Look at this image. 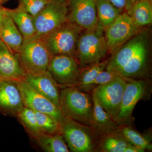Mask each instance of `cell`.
Returning a JSON list of instances; mask_svg holds the SVG:
<instances>
[{
  "label": "cell",
  "instance_id": "6da1fadb",
  "mask_svg": "<svg viewBox=\"0 0 152 152\" xmlns=\"http://www.w3.org/2000/svg\"><path fill=\"white\" fill-rule=\"evenodd\" d=\"M59 108L65 117L91 127L93 110L92 98L75 86L60 91Z\"/></svg>",
  "mask_w": 152,
  "mask_h": 152
},
{
  "label": "cell",
  "instance_id": "7a4b0ae2",
  "mask_svg": "<svg viewBox=\"0 0 152 152\" xmlns=\"http://www.w3.org/2000/svg\"><path fill=\"white\" fill-rule=\"evenodd\" d=\"M104 29L86 30L81 33L76 47L75 57L82 69L101 61L109 52Z\"/></svg>",
  "mask_w": 152,
  "mask_h": 152
},
{
  "label": "cell",
  "instance_id": "3957f363",
  "mask_svg": "<svg viewBox=\"0 0 152 152\" xmlns=\"http://www.w3.org/2000/svg\"><path fill=\"white\" fill-rule=\"evenodd\" d=\"M16 54L26 73H38L48 71L52 57L42 38L35 36L24 39Z\"/></svg>",
  "mask_w": 152,
  "mask_h": 152
},
{
  "label": "cell",
  "instance_id": "277c9868",
  "mask_svg": "<svg viewBox=\"0 0 152 152\" xmlns=\"http://www.w3.org/2000/svg\"><path fill=\"white\" fill-rule=\"evenodd\" d=\"M83 30L69 20L42 39L52 56L69 55L75 56L78 39Z\"/></svg>",
  "mask_w": 152,
  "mask_h": 152
},
{
  "label": "cell",
  "instance_id": "5b68a950",
  "mask_svg": "<svg viewBox=\"0 0 152 152\" xmlns=\"http://www.w3.org/2000/svg\"><path fill=\"white\" fill-rule=\"evenodd\" d=\"M62 134L70 151L91 152L96 148L95 133L89 126L65 117L59 124Z\"/></svg>",
  "mask_w": 152,
  "mask_h": 152
},
{
  "label": "cell",
  "instance_id": "8992f818",
  "mask_svg": "<svg viewBox=\"0 0 152 152\" xmlns=\"http://www.w3.org/2000/svg\"><path fill=\"white\" fill-rule=\"evenodd\" d=\"M68 0H50L34 17L36 33L34 36L43 37L69 20Z\"/></svg>",
  "mask_w": 152,
  "mask_h": 152
},
{
  "label": "cell",
  "instance_id": "52a82bcc",
  "mask_svg": "<svg viewBox=\"0 0 152 152\" xmlns=\"http://www.w3.org/2000/svg\"><path fill=\"white\" fill-rule=\"evenodd\" d=\"M150 87L148 82L143 80L127 82L119 107L113 117L119 126L130 124L136 105L139 101L148 96L151 93Z\"/></svg>",
  "mask_w": 152,
  "mask_h": 152
},
{
  "label": "cell",
  "instance_id": "ba28073f",
  "mask_svg": "<svg viewBox=\"0 0 152 152\" xmlns=\"http://www.w3.org/2000/svg\"><path fill=\"white\" fill-rule=\"evenodd\" d=\"M48 70L59 87L75 86L82 68L74 56L58 55L52 56Z\"/></svg>",
  "mask_w": 152,
  "mask_h": 152
},
{
  "label": "cell",
  "instance_id": "9c48e42d",
  "mask_svg": "<svg viewBox=\"0 0 152 152\" xmlns=\"http://www.w3.org/2000/svg\"><path fill=\"white\" fill-rule=\"evenodd\" d=\"M140 28L126 12L122 13L105 30L109 52L113 55L124 44L140 32Z\"/></svg>",
  "mask_w": 152,
  "mask_h": 152
},
{
  "label": "cell",
  "instance_id": "30bf717a",
  "mask_svg": "<svg viewBox=\"0 0 152 152\" xmlns=\"http://www.w3.org/2000/svg\"><path fill=\"white\" fill-rule=\"evenodd\" d=\"M133 80L119 78L102 85L92 91V96L103 108L113 117L116 114L127 82Z\"/></svg>",
  "mask_w": 152,
  "mask_h": 152
},
{
  "label": "cell",
  "instance_id": "8fae6325",
  "mask_svg": "<svg viewBox=\"0 0 152 152\" xmlns=\"http://www.w3.org/2000/svg\"><path fill=\"white\" fill-rule=\"evenodd\" d=\"M14 82L20 90L25 107L35 111L48 114L59 124L63 121L65 116L59 107L36 91L23 80Z\"/></svg>",
  "mask_w": 152,
  "mask_h": 152
},
{
  "label": "cell",
  "instance_id": "7c38bea8",
  "mask_svg": "<svg viewBox=\"0 0 152 152\" xmlns=\"http://www.w3.org/2000/svg\"><path fill=\"white\" fill-rule=\"evenodd\" d=\"M69 20L82 28L93 30L99 26L96 0H68Z\"/></svg>",
  "mask_w": 152,
  "mask_h": 152
},
{
  "label": "cell",
  "instance_id": "4fadbf2b",
  "mask_svg": "<svg viewBox=\"0 0 152 152\" xmlns=\"http://www.w3.org/2000/svg\"><path fill=\"white\" fill-rule=\"evenodd\" d=\"M23 80L36 91L59 107V86L48 70L38 73H26Z\"/></svg>",
  "mask_w": 152,
  "mask_h": 152
},
{
  "label": "cell",
  "instance_id": "5bb4252c",
  "mask_svg": "<svg viewBox=\"0 0 152 152\" xmlns=\"http://www.w3.org/2000/svg\"><path fill=\"white\" fill-rule=\"evenodd\" d=\"M148 42L146 33H138L113 55L106 68V70L118 72L126 64L141 47Z\"/></svg>",
  "mask_w": 152,
  "mask_h": 152
},
{
  "label": "cell",
  "instance_id": "9a60e30c",
  "mask_svg": "<svg viewBox=\"0 0 152 152\" xmlns=\"http://www.w3.org/2000/svg\"><path fill=\"white\" fill-rule=\"evenodd\" d=\"M24 107L21 94L15 82L0 79V113L17 116Z\"/></svg>",
  "mask_w": 152,
  "mask_h": 152
},
{
  "label": "cell",
  "instance_id": "2e32d148",
  "mask_svg": "<svg viewBox=\"0 0 152 152\" xmlns=\"http://www.w3.org/2000/svg\"><path fill=\"white\" fill-rule=\"evenodd\" d=\"M26 74L16 54L0 39V79L18 81L23 80Z\"/></svg>",
  "mask_w": 152,
  "mask_h": 152
},
{
  "label": "cell",
  "instance_id": "e0dca14e",
  "mask_svg": "<svg viewBox=\"0 0 152 152\" xmlns=\"http://www.w3.org/2000/svg\"><path fill=\"white\" fill-rule=\"evenodd\" d=\"M148 61V42L144 44L117 73L129 78H138L146 73Z\"/></svg>",
  "mask_w": 152,
  "mask_h": 152
},
{
  "label": "cell",
  "instance_id": "ac0fdd59",
  "mask_svg": "<svg viewBox=\"0 0 152 152\" xmlns=\"http://www.w3.org/2000/svg\"><path fill=\"white\" fill-rule=\"evenodd\" d=\"M93 110L91 127L97 135L103 136L116 132L119 125L111 115L103 108L94 98L92 96Z\"/></svg>",
  "mask_w": 152,
  "mask_h": 152
},
{
  "label": "cell",
  "instance_id": "d6986e66",
  "mask_svg": "<svg viewBox=\"0 0 152 152\" xmlns=\"http://www.w3.org/2000/svg\"><path fill=\"white\" fill-rule=\"evenodd\" d=\"M0 39L15 54L19 51L23 42V38L15 24L6 12L0 26Z\"/></svg>",
  "mask_w": 152,
  "mask_h": 152
},
{
  "label": "cell",
  "instance_id": "ffe728a7",
  "mask_svg": "<svg viewBox=\"0 0 152 152\" xmlns=\"http://www.w3.org/2000/svg\"><path fill=\"white\" fill-rule=\"evenodd\" d=\"M5 12L12 19L24 39H30L35 35L34 17L31 15L18 7L15 9L5 8Z\"/></svg>",
  "mask_w": 152,
  "mask_h": 152
},
{
  "label": "cell",
  "instance_id": "44dd1931",
  "mask_svg": "<svg viewBox=\"0 0 152 152\" xmlns=\"http://www.w3.org/2000/svg\"><path fill=\"white\" fill-rule=\"evenodd\" d=\"M136 26L140 28L151 24L152 5L151 0H140L127 11Z\"/></svg>",
  "mask_w": 152,
  "mask_h": 152
},
{
  "label": "cell",
  "instance_id": "7402d4cb",
  "mask_svg": "<svg viewBox=\"0 0 152 152\" xmlns=\"http://www.w3.org/2000/svg\"><path fill=\"white\" fill-rule=\"evenodd\" d=\"M110 59L103 62L95 63L83 68L75 86L85 93L90 92V86L97 76L102 71L104 70Z\"/></svg>",
  "mask_w": 152,
  "mask_h": 152
},
{
  "label": "cell",
  "instance_id": "603a6c76",
  "mask_svg": "<svg viewBox=\"0 0 152 152\" xmlns=\"http://www.w3.org/2000/svg\"><path fill=\"white\" fill-rule=\"evenodd\" d=\"M99 25L105 30L122 13L109 0H96Z\"/></svg>",
  "mask_w": 152,
  "mask_h": 152
},
{
  "label": "cell",
  "instance_id": "cb8c5ba5",
  "mask_svg": "<svg viewBox=\"0 0 152 152\" xmlns=\"http://www.w3.org/2000/svg\"><path fill=\"white\" fill-rule=\"evenodd\" d=\"M35 140L45 152H70L64 138L61 133L52 134H43Z\"/></svg>",
  "mask_w": 152,
  "mask_h": 152
},
{
  "label": "cell",
  "instance_id": "d4e9b609",
  "mask_svg": "<svg viewBox=\"0 0 152 152\" xmlns=\"http://www.w3.org/2000/svg\"><path fill=\"white\" fill-rule=\"evenodd\" d=\"M116 132L122 136L131 145L142 149L145 151V150H152L150 137L140 134L129 125H121Z\"/></svg>",
  "mask_w": 152,
  "mask_h": 152
},
{
  "label": "cell",
  "instance_id": "484cf974",
  "mask_svg": "<svg viewBox=\"0 0 152 152\" xmlns=\"http://www.w3.org/2000/svg\"><path fill=\"white\" fill-rule=\"evenodd\" d=\"M130 144L116 132L102 136L98 147L100 151L104 152H125Z\"/></svg>",
  "mask_w": 152,
  "mask_h": 152
},
{
  "label": "cell",
  "instance_id": "4316f807",
  "mask_svg": "<svg viewBox=\"0 0 152 152\" xmlns=\"http://www.w3.org/2000/svg\"><path fill=\"white\" fill-rule=\"evenodd\" d=\"M17 117L26 131L34 140L44 134L38 125L33 110L25 107Z\"/></svg>",
  "mask_w": 152,
  "mask_h": 152
},
{
  "label": "cell",
  "instance_id": "83f0119b",
  "mask_svg": "<svg viewBox=\"0 0 152 152\" xmlns=\"http://www.w3.org/2000/svg\"><path fill=\"white\" fill-rule=\"evenodd\" d=\"M34 111L38 125L44 134H52L61 133L59 124L53 118L47 114Z\"/></svg>",
  "mask_w": 152,
  "mask_h": 152
},
{
  "label": "cell",
  "instance_id": "f1b7e54d",
  "mask_svg": "<svg viewBox=\"0 0 152 152\" xmlns=\"http://www.w3.org/2000/svg\"><path fill=\"white\" fill-rule=\"evenodd\" d=\"M50 0H19L18 7L35 17L49 2Z\"/></svg>",
  "mask_w": 152,
  "mask_h": 152
},
{
  "label": "cell",
  "instance_id": "f546056e",
  "mask_svg": "<svg viewBox=\"0 0 152 152\" xmlns=\"http://www.w3.org/2000/svg\"><path fill=\"white\" fill-rule=\"evenodd\" d=\"M119 78H123L128 79V80H132L134 79L129 78L126 77L121 75L120 74L108 71H103L101 72L96 77L91 84L90 86V91L94 89L95 87L99 85L104 84L109 82H111Z\"/></svg>",
  "mask_w": 152,
  "mask_h": 152
},
{
  "label": "cell",
  "instance_id": "4dcf8cb0",
  "mask_svg": "<svg viewBox=\"0 0 152 152\" xmlns=\"http://www.w3.org/2000/svg\"><path fill=\"white\" fill-rule=\"evenodd\" d=\"M117 8L127 11L132 7L130 0H109Z\"/></svg>",
  "mask_w": 152,
  "mask_h": 152
},
{
  "label": "cell",
  "instance_id": "1f68e13d",
  "mask_svg": "<svg viewBox=\"0 0 152 152\" xmlns=\"http://www.w3.org/2000/svg\"><path fill=\"white\" fill-rule=\"evenodd\" d=\"M5 8L4 7L1 6V5L0 4V26L1 23L3 18L5 14Z\"/></svg>",
  "mask_w": 152,
  "mask_h": 152
},
{
  "label": "cell",
  "instance_id": "d6a6232c",
  "mask_svg": "<svg viewBox=\"0 0 152 152\" xmlns=\"http://www.w3.org/2000/svg\"><path fill=\"white\" fill-rule=\"evenodd\" d=\"M140 1V0H130L131 4V5H132V7L134 4H135V3L137 2L138 1Z\"/></svg>",
  "mask_w": 152,
  "mask_h": 152
},
{
  "label": "cell",
  "instance_id": "836d02e7",
  "mask_svg": "<svg viewBox=\"0 0 152 152\" xmlns=\"http://www.w3.org/2000/svg\"><path fill=\"white\" fill-rule=\"evenodd\" d=\"M9 0H1V4H2V3L4 2H5Z\"/></svg>",
  "mask_w": 152,
  "mask_h": 152
},
{
  "label": "cell",
  "instance_id": "e575fe53",
  "mask_svg": "<svg viewBox=\"0 0 152 152\" xmlns=\"http://www.w3.org/2000/svg\"><path fill=\"white\" fill-rule=\"evenodd\" d=\"M1 0H0V4H1Z\"/></svg>",
  "mask_w": 152,
  "mask_h": 152
},
{
  "label": "cell",
  "instance_id": "d590c367",
  "mask_svg": "<svg viewBox=\"0 0 152 152\" xmlns=\"http://www.w3.org/2000/svg\"></svg>",
  "mask_w": 152,
  "mask_h": 152
}]
</instances>
